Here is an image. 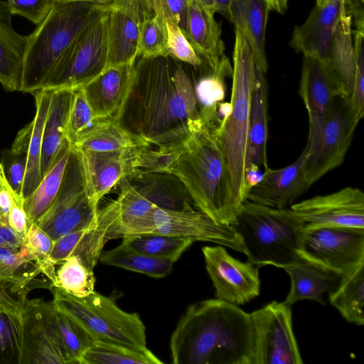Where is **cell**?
<instances>
[{
    "mask_svg": "<svg viewBox=\"0 0 364 364\" xmlns=\"http://www.w3.org/2000/svg\"><path fill=\"white\" fill-rule=\"evenodd\" d=\"M119 122L151 146L183 144L202 122L193 82L168 57H139Z\"/></svg>",
    "mask_w": 364,
    "mask_h": 364,
    "instance_id": "6da1fadb",
    "label": "cell"
},
{
    "mask_svg": "<svg viewBox=\"0 0 364 364\" xmlns=\"http://www.w3.org/2000/svg\"><path fill=\"white\" fill-rule=\"evenodd\" d=\"M174 364H252L251 314L219 299L191 304L169 343Z\"/></svg>",
    "mask_w": 364,
    "mask_h": 364,
    "instance_id": "7a4b0ae2",
    "label": "cell"
},
{
    "mask_svg": "<svg viewBox=\"0 0 364 364\" xmlns=\"http://www.w3.org/2000/svg\"><path fill=\"white\" fill-rule=\"evenodd\" d=\"M221 119L192 131L169 173L183 184L195 207L215 223L231 226L240 206L232 188L228 161L219 134Z\"/></svg>",
    "mask_w": 364,
    "mask_h": 364,
    "instance_id": "3957f363",
    "label": "cell"
},
{
    "mask_svg": "<svg viewBox=\"0 0 364 364\" xmlns=\"http://www.w3.org/2000/svg\"><path fill=\"white\" fill-rule=\"evenodd\" d=\"M106 6L90 1H55L28 36L19 91L32 94L43 89L72 43Z\"/></svg>",
    "mask_w": 364,
    "mask_h": 364,
    "instance_id": "277c9868",
    "label": "cell"
},
{
    "mask_svg": "<svg viewBox=\"0 0 364 364\" xmlns=\"http://www.w3.org/2000/svg\"><path fill=\"white\" fill-rule=\"evenodd\" d=\"M305 226L290 208H273L247 199L231 225L241 239L249 262L283 269L303 259L299 250Z\"/></svg>",
    "mask_w": 364,
    "mask_h": 364,
    "instance_id": "5b68a950",
    "label": "cell"
},
{
    "mask_svg": "<svg viewBox=\"0 0 364 364\" xmlns=\"http://www.w3.org/2000/svg\"><path fill=\"white\" fill-rule=\"evenodd\" d=\"M235 33L230 111L221 119L219 134L229 164L234 197L240 206L249 191L245 155L256 66L247 41L237 31Z\"/></svg>",
    "mask_w": 364,
    "mask_h": 364,
    "instance_id": "8992f818",
    "label": "cell"
},
{
    "mask_svg": "<svg viewBox=\"0 0 364 364\" xmlns=\"http://www.w3.org/2000/svg\"><path fill=\"white\" fill-rule=\"evenodd\" d=\"M50 290L55 306L74 319L94 342L147 348L146 327L139 315L122 310L111 297L96 291L77 298L56 287Z\"/></svg>",
    "mask_w": 364,
    "mask_h": 364,
    "instance_id": "52a82bcc",
    "label": "cell"
},
{
    "mask_svg": "<svg viewBox=\"0 0 364 364\" xmlns=\"http://www.w3.org/2000/svg\"><path fill=\"white\" fill-rule=\"evenodd\" d=\"M105 7L77 36L65 51L43 89L76 90L107 65Z\"/></svg>",
    "mask_w": 364,
    "mask_h": 364,
    "instance_id": "ba28073f",
    "label": "cell"
},
{
    "mask_svg": "<svg viewBox=\"0 0 364 364\" xmlns=\"http://www.w3.org/2000/svg\"><path fill=\"white\" fill-rule=\"evenodd\" d=\"M98 205L90 199L78 156L73 148L60 190L49 208L35 222L53 240L97 223Z\"/></svg>",
    "mask_w": 364,
    "mask_h": 364,
    "instance_id": "9c48e42d",
    "label": "cell"
},
{
    "mask_svg": "<svg viewBox=\"0 0 364 364\" xmlns=\"http://www.w3.org/2000/svg\"><path fill=\"white\" fill-rule=\"evenodd\" d=\"M299 255L343 277L364 263V229L305 226Z\"/></svg>",
    "mask_w": 364,
    "mask_h": 364,
    "instance_id": "30bf717a",
    "label": "cell"
},
{
    "mask_svg": "<svg viewBox=\"0 0 364 364\" xmlns=\"http://www.w3.org/2000/svg\"><path fill=\"white\" fill-rule=\"evenodd\" d=\"M273 301L252 312L254 330L252 364H302L293 331L291 309Z\"/></svg>",
    "mask_w": 364,
    "mask_h": 364,
    "instance_id": "8fae6325",
    "label": "cell"
},
{
    "mask_svg": "<svg viewBox=\"0 0 364 364\" xmlns=\"http://www.w3.org/2000/svg\"><path fill=\"white\" fill-rule=\"evenodd\" d=\"M19 364H73L62 341L53 302L24 299Z\"/></svg>",
    "mask_w": 364,
    "mask_h": 364,
    "instance_id": "7c38bea8",
    "label": "cell"
},
{
    "mask_svg": "<svg viewBox=\"0 0 364 364\" xmlns=\"http://www.w3.org/2000/svg\"><path fill=\"white\" fill-rule=\"evenodd\" d=\"M359 122L349 97L337 95L331 105L321 140L308 151L305 160L304 173L309 186L343 163Z\"/></svg>",
    "mask_w": 364,
    "mask_h": 364,
    "instance_id": "4fadbf2b",
    "label": "cell"
},
{
    "mask_svg": "<svg viewBox=\"0 0 364 364\" xmlns=\"http://www.w3.org/2000/svg\"><path fill=\"white\" fill-rule=\"evenodd\" d=\"M299 92L309 117L306 147L309 152L321 140L333 99L337 95H346L328 63L304 56Z\"/></svg>",
    "mask_w": 364,
    "mask_h": 364,
    "instance_id": "5bb4252c",
    "label": "cell"
},
{
    "mask_svg": "<svg viewBox=\"0 0 364 364\" xmlns=\"http://www.w3.org/2000/svg\"><path fill=\"white\" fill-rule=\"evenodd\" d=\"M202 252L217 299L238 306L259 296V266L234 258L222 245L205 246Z\"/></svg>",
    "mask_w": 364,
    "mask_h": 364,
    "instance_id": "9a60e30c",
    "label": "cell"
},
{
    "mask_svg": "<svg viewBox=\"0 0 364 364\" xmlns=\"http://www.w3.org/2000/svg\"><path fill=\"white\" fill-rule=\"evenodd\" d=\"M148 233L213 242L244 253L241 239L231 226L218 224L198 210L176 211L156 207Z\"/></svg>",
    "mask_w": 364,
    "mask_h": 364,
    "instance_id": "2e32d148",
    "label": "cell"
},
{
    "mask_svg": "<svg viewBox=\"0 0 364 364\" xmlns=\"http://www.w3.org/2000/svg\"><path fill=\"white\" fill-rule=\"evenodd\" d=\"M290 209L308 227L338 226L364 229V193L355 187L294 203Z\"/></svg>",
    "mask_w": 364,
    "mask_h": 364,
    "instance_id": "e0dca14e",
    "label": "cell"
},
{
    "mask_svg": "<svg viewBox=\"0 0 364 364\" xmlns=\"http://www.w3.org/2000/svg\"><path fill=\"white\" fill-rule=\"evenodd\" d=\"M141 0H128L108 6L106 15V68L132 64L139 55Z\"/></svg>",
    "mask_w": 364,
    "mask_h": 364,
    "instance_id": "ac0fdd59",
    "label": "cell"
},
{
    "mask_svg": "<svg viewBox=\"0 0 364 364\" xmlns=\"http://www.w3.org/2000/svg\"><path fill=\"white\" fill-rule=\"evenodd\" d=\"M307 154L305 147L291 164L278 169L267 167L259 180L250 188L246 199L277 209L291 206L310 187L304 173Z\"/></svg>",
    "mask_w": 364,
    "mask_h": 364,
    "instance_id": "d6986e66",
    "label": "cell"
},
{
    "mask_svg": "<svg viewBox=\"0 0 364 364\" xmlns=\"http://www.w3.org/2000/svg\"><path fill=\"white\" fill-rule=\"evenodd\" d=\"M134 63L105 68L77 88L84 95L95 119L119 121L131 89Z\"/></svg>",
    "mask_w": 364,
    "mask_h": 364,
    "instance_id": "ffe728a7",
    "label": "cell"
},
{
    "mask_svg": "<svg viewBox=\"0 0 364 364\" xmlns=\"http://www.w3.org/2000/svg\"><path fill=\"white\" fill-rule=\"evenodd\" d=\"M343 0H328L311 11L306 21L292 32L290 46L304 57L328 63L334 32L342 14Z\"/></svg>",
    "mask_w": 364,
    "mask_h": 364,
    "instance_id": "44dd1931",
    "label": "cell"
},
{
    "mask_svg": "<svg viewBox=\"0 0 364 364\" xmlns=\"http://www.w3.org/2000/svg\"><path fill=\"white\" fill-rule=\"evenodd\" d=\"M73 149L79 158L87 193L96 205L124 177L135 171L131 161V150L94 151Z\"/></svg>",
    "mask_w": 364,
    "mask_h": 364,
    "instance_id": "7402d4cb",
    "label": "cell"
},
{
    "mask_svg": "<svg viewBox=\"0 0 364 364\" xmlns=\"http://www.w3.org/2000/svg\"><path fill=\"white\" fill-rule=\"evenodd\" d=\"M268 88L265 74L256 68L245 155V177L250 190L261 178L260 167L268 166Z\"/></svg>",
    "mask_w": 364,
    "mask_h": 364,
    "instance_id": "603a6c76",
    "label": "cell"
},
{
    "mask_svg": "<svg viewBox=\"0 0 364 364\" xmlns=\"http://www.w3.org/2000/svg\"><path fill=\"white\" fill-rule=\"evenodd\" d=\"M112 223L113 218L109 212L104 208L99 209L95 225L70 232L54 240L50 262L55 266L59 265L74 255L94 270L107 242L106 236Z\"/></svg>",
    "mask_w": 364,
    "mask_h": 364,
    "instance_id": "cb8c5ba5",
    "label": "cell"
},
{
    "mask_svg": "<svg viewBox=\"0 0 364 364\" xmlns=\"http://www.w3.org/2000/svg\"><path fill=\"white\" fill-rule=\"evenodd\" d=\"M126 178L139 193L158 208L176 211L194 210L185 186L173 173L136 170Z\"/></svg>",
    "mask_w": 364,
    "mask_h": 364,
    "instance_id": "d4e9b609",
    "label": "cell"
},
{
    "mask_svg": "<svg viewBox=\"0 0 364 364\" xmlns=\"http://www.w3.org/2000/svg\"><path fill=\"white\" fill-rule=\"evenodd\" d=\"M269 11L265 0H231L229 20L247 41L256 68L264 74L268 70L265 31Z\"/></svg>",
    "mask_w": 364,
    "mask_h": 364,
    "instance_id": "484cf974",
    "label": "cell"
},
{
    "mask_svg": "<svg viewBox=\"0 0 364 364\" xmlns=\"http://www.w3.org/2000/svg\"><path fill=\"white\" fill-rule=\"evenodd\" d=\"M284 269L291 279V288L284 301L290 306L304 299L326 304V295L334 291L341 280L340 274L305 259Z\"/></svg>",
    "mask_w": 364,
    "mask_h": 364,
    "instance_id": "4316f807",
    "label": "cell"
},
{
    "mask_svg": "<svg viewBox=\"0 0 364 364\" xmlns=\"http://www.w3.org/2000/svg\"><path fill=\"white\" fill-rule=\"evenodd\" d=\"M185 36L209 69L216 70L220 66L225 58V44L220 25L215 20L213 14L191 2Z\"/></svg>",
    "mask_w": 364,
    "mask_h": 364,
    "instance_id": "83f0119b",
    "label": "cell"
},
{
    "mask_svg": "<svg viewBox=\"0 0 364 364\" xmlns=\"http://www.w3.org/2000/svg\"><path fill=\"white\" fill-rule=\"evenodd\" d=\"M41 275L45 276L42 267L23 245L16 250L0 247V283L27 297L36 288L50 289V282L38 279Z\"/></svg>",
    "mask_w": 364,
    "mask_h": 364,
    "instance_id": "f1b7e54d",
    "label": "cell"
},
{
    "mask_svg": "<svg viewBox=\"0 0 364 364\" xmlns=\"http://www.w3.org/2000/svg\"><path fill=\"white\" fill-rule=\"evenodd\" d=\"M12 15L6 1L0 0V83L9 92L19 91L28 40V36H22L14 29Z\"/></svg>",
    "mask_w": 364,
    "mask_h": 364,
    "instance_id": "f546056e",
    "label": "cell"
},
{
    "mask_svg": "<svg viewBox=\"0 0 364 364\" xmlns=\"http://www.w3.org/2000/svg\"><path fill=\"white\" fill-rule=\"evenodd\" d=\"M73 92L74 90L70 89L52 90L48 112L43 132L41 157L42 178L65 140V130Z\"/></svg>",
    "mask_w": 364,
    "mask_h": 364,
    "instance_id": "4dcf8cb0",
    "label": "cell"
},
{
    "mask_svg": "<svg viewBox=\"0 0 364 364\" xmlns=\"http://www.w3.org/2000/svg\"><path fill=\"white\" fill-rule=\"evenodd\" d=\"M144 145L150 144L125 129L118 120L96 119L73 147L94 151H128Z\"/></svg>",
    "mask_w": 364,
    "mask_h": 364,
    "instance_id": "1f68e13d",
    "label": "cell"
},
{
    "mask_svg": "<svg viewBox=\"0 0 364 364\" xmlns=\"http://www.w3.org/2000/svg\"><path fill=\"white\" fill-rule=\"evenodd\" d=\"M73 146L65 139L35 190L23 199V207L35 223L51 205L61 186Z\"/></svg>",
    "mask_w": 364,
    "mask_h": 364,
    "instance_id": "d6a6232c",
    "label": "cell"
},
{
    "mask_svg": "<svg viewBox=\"0 0 364 364\" xmlns=\"http://www.w3.org/2000/svg\"><path fill=\"white\" fill-rule=\"evenodd\" d=\"M35 99L36 114L32 123L28 153V164L21 197H28L38 186L42 179L41 157L42 151L43 132L48 112L52 95L51 90L41 89L32 93Z\"/></svg>",
    "mask_w": 364,
    "mask_h": 364,
    "instance_id": "836d02e7",
    "label": "cell"
},
{
    "mask_svg": "<svg viewBox=\"0 0 364 364\" xmlns=\"http://www.w3.org/2000/svg\"><path fill=\"white\" fill-rule=\"evenodd\" d=\"M352 19L343 13L336 28L328 63L337 76L345 95L350 97L355 73Z\"/></svg>",
    "mask_w": 364,
    "mask_h": 364,
    "instance_id": "e575fe53",
    "label": "cell"
},
{
    "mask_svg": "<svg viewBox=\"0 0 364 364\" xmlns=\"http://www.w3.org/2000/svg\"><path fill=\"white\" fill-rule=\"evenodd\" d=\"M118 246L101 253L99 262L159 279L171 273L173 262L149 256L133 248L127 239Z\"/></svg>",
    "mask_w": 364,
    "mask_h": 364,
    "instance_id": "d590c367",
    "label": "cell"
},
{
    "mask_svg": "<svg viewBox=\"0 0 364 364\" xmlns=\"http://www.w3.org/2000/svg\"><path fill=\"white\" fill-rule=\"evenodd\" d=\"M168 57L165 16L159 0H141L139 55Z\"/></svg>",
    "mask_w": 364,
    "mask_h": 364,
    "instance_id": "8d00e7d4",
    "label": "cell"
},
{
    "mask_svg": "<svg viewBox=\"0 0 364 364\" xmlns=\"http://www.w3.org/2000/svg\"><path fill=\"white\" fill-rule=\"evenodd\" d=\"M328 301L348 322L364 324V263L341 277Z\"/></svg>",
    "mask_w": 364,
    "mask_h": 364,
    "instance_id": "74e56055",
    "label": "cell"
},
{
    "mask_svg": "<svg viewBox=\"0 0 364 364\" xmlns=\"http://www.w3.org/2000/svg\"><path fill=\"white\" fill-rule=\"evenodd\" d=\"M209 70L208 74L193 83L200 117L208 123L220 119L218 107L225 97V78L232 77L233 72L227 57L216 70Z\"/></svg>",
    "mask_w": 364,
    "mask_h": 364,
    "instance_id": "f35d334b",
    "label": "cell"
},
{
    "mask_svg": "<svg viewBox=\"0 0 364 364\" xmlns=\"http://www.w3.org/2000/svg\"><path fill=\"white\" fill-rule=\"evenodd\" d=\"M163 362L147 348L95 341L85 353L81 364H161Z\"/></svg>",
    "mask_w": 364,
    "mask_h": 364,
    "instance_id": "ab89813d",
    "label": "cell"
},
{
    "mask_svg": "<svg viewBox=\"0 0 364 364\" xmlns=\"http://www.w3.org/2000/svg\"><path fill=\"white\" fill-rule=\"evenodd\" d=\"M56 270V287L77 298L85 297L95 290L94 270L89 268L78 257L70 256Z\"/></svg>",
    "mask_w": 364,
    "mask_h": 364,
    "instance_id": "60d3db41",
    "label": "cell"
},
{
    "mask_svg": "<svg viewBox=\"0 0 364 364\" xmlns=\"http://www.w3.org/2000/svg\"><path fill=\"white\" fill-rule=\"evenodd\" d=\"M31 122L17 134L11 146L2 151L1 164L11 188L20 196L26 175Z\"/></svg>",
    "mask_w": 364,
    "mask_h": 364,
    "instance_id": "b9f144b4",
    "label": "cell"
},
{
    "mask_svg": "<svg viewBox=\"0 0 364 364\" xmlns=\"http://www.w3.org/2000/svg\"><path fill=\"white\" fill-rule=\"evenodd\" d=\"M124 239L141 253L174 263L194 242L189 239L158 233H146Z\"/></svg>",
    "mask_w": 364,
    "mask_h": 364,
    "instance_id": "7bdbcfd3",
    "label": "cell"
},
{
    "mask_svg": "<svg viewBox=\"0 0 364 364\" xmlns=\"http://www.w3.org/2000/svg\"><path fill=\"white\" fill-rule=\"evenodd\" d=\"M183 144L174 146L144 145L130 151L134 170L146 172L169 173L181 154Z\"/></svg>",
    "mask_w": 364,
    "mask_h": 364,
    "instance_id": "ee69618b",
    "label": "cell"
},
{
    "mask_svg": "<svg viewBox=\"0 0 364 364\" xmlns=\"http://www.w3.org/2000/svg\"><path fill=\"white\" fill-rule=\"evenodd\" d=\"M22 338L21 313L0 310V364H19Z\"/></svg>",
    "mask_w": 364,
    "mask_h": 364,
    "instance_id": "f6af8a7d",
    "label": "cell"
},
{
    "mask_svg": "<svg viewBox=\"0 0 364 364\" xmlns=\"http://www.w3.org/2000/svg\"><path fill=\"white\" fill-rule=\"evenodd\" d=\"M55 307L56 323L65 348L73 364H81L83 355L94 341L74 319Z\"/></svg>",
    "mask_w": 364,
    "mask_h": 364,
    "instance_id": "bcb514c9",
    "label": "cell"
},
{
    "mask_svg": "<svg viewBox=\"0 0 364 364\" xmlns=\"http://www.w3.org/2000/svg\"><path fill=\"white\" fill-rule=\"evenodd\" d=\"M54 240L35 223H33L23 242V245L42 267L43 274L51 282L55 283L56 270L50 259Z\"/></svg>",
    "mask_w": 364,
    "mask_h": 364,
    "instance_id": "7dc6e473",
    "label": "cell"
},
{
    "mask_svg": "<svg viewBox=\"0 0 364 364\" xmlns=\"http://www.w3.org/2000/svg\"><path fill=\"white\" fill-rule=\"evenodd\" d=\"M95 119L82 92L78 89L74 90L65 139L73 146L78 137L92 125Z\"/></svg>",
    "mask_w": 364,
    "mask_h": 364,
    "instance_id": "c3c4849f",
    "label": "cell"
},
{
    "mask_svg": "<svg viewBox=\"0 0 364 364\" xmlns=\"http://www.w3.org/2000/svg\"><path fill=\"white\" fill-rule=\"evenodd\" d=\"M353 33L355 73L349 101L353 113L360 121L364 115V31L355 30Z\"/></svg>",
    "mask_w": 364,
    "mask_h": 364,
    "instance_id": "681fc988",
    "label": "cell"
},
{
    "mask_svg": "<svg viewBox=\"0 0 364 364\" xmlns=\"http://www.w3.org/2000/svg\"><path fill=\"white\" fill-rule=\"evenodd\" d=\"M165 23L167 34L168 55L195 68L202 65L203 60L196 53L180 28L166 16Z\"/></svg>",
    "mask_w": 364,
    "mask_h": 364,
    "instance_id": "f907efd6",
    "label": "cell"
},
{
    "mask_svg": "<svg viewBox=\"0 0 364 364\" xmlns=\"http://www.w3.org/2000/svg\"><path fill=\"white\" fill-rule=\"evenodd\" d=\"M12 14L21 16L36 25L48 15L55 0H6Z\"/></svg>",
    "mask_w": 364,
    "mask_h": 364,
    "instance_id": "816d5d0a",
    "label": "cell"
},
{
    "mask_svg": "<svg viewBox=\"0 0 364 364\" xmlns=\"http://www.w3.org/2000/svg\"><path fill=\"white\" fill-rule=\"evenodd\" d=\"M166 16L171 18L186 35L191 0H159Z\"/></svg>",
    "mask_w": 364,
    "mask_h": 364,
    "instance_id": "f5cc1de1",
    "label": "cell"
},
{
    "mask_svg": "<svg viewBox=\"0 0 364 364\" xmlns=\"http://www.w3.org/2000/svg\"><path fill=\"white\" fill-rule=\"evenodd\" d=\"M7 220L10 227L23 242L33 223L26 213L23 199L21 197H18L14 201L8 213Z\"/></svg>",
    "mask_w": 364,
    "mask_h": 364,
    "instance_id": "db71d44e",
    "label": "cell"
},
{
    "mask_svg": "<svg viewBox=\"0 0 364 364\" xmlns=\"http://www.w3.org/2000/svg\"><path fill=\"white\" fill-rule=\"evenodd\" d=\"M18 197L21 196L10 186L0 162V220L8 222L9 210Z\"/></svg>",
    "mask_w": 364,
    "mask_h": 364,
    "instance_id": "11a10c76",
    "label": "cell"
},
{
    "mask_svg": "<svg viewBox=\"0 0 364 364\" xmlns=\"http://www.w3.org/2000/svg\"><path fill=\"white\" fill-rule=\"evenodd\" d=\"M26 298L0 283V310L21 313Z\"/></svg>",
    "mask_w": 364,
    "mask_h": 364,
    "instance_id": "9f6ffc18",
    "label": "cell"
},
{
    "mask_svg": "<svg viewBox=\"0 0 364 364\" xmlns=\"http://www.w3.org/2000/svg\"><path fill=\"white\" fill-rule=\"evenodd\" d=\"M343 8L350 16L355 30L364 31V0H343Z\"/></svg>",
    "mask_w": 364,
    "mask_h": 364,
    "instance_id": "6f0895ef",
    "label": "cell"
},
{
    "mask_svg": "<svg viewBox=\"0 0 364 364\" xmlns=\"http://www.w3.org/2000/svg\"><path fill=\"white\" fill-rule=\"evenodd\" d=\"M23 245V240L19 237L8 222L0 220V247L7 249H19Z\"/></svg>",
    "mask_w": 364,
    "mask_h": 364,
    "instance_id": "680465c9",
    "label": "cell"
},
{
    "mask_svg": "<svg viewBox=\"0 0 364 364\" xmlns=\"http://www.w3.org/2000/svg\"><path fill=\"white\" fill-rule=\"evenodd\" d=\"M269 11L283 14L286 12L289 0H265Z\"/></svg>",
    "mask_w": 364,
    "mask_h": 364,
    "instance_id": "91938a15",
    "label": "cell"
},
{
    "mask_svg": "<svg viewBox=\"0 0 364 364\" xmlns=\"http://www.w3.org/2000/svg\"><path fill=\"white\" fill-rule=\"evenodd\" d=\"M215 11L230 19V9L231 0H215Z\"/></svg>",
    "mask_w": 364,
    "mask_h": 364,
    "instance_id": "94428289",
    "label": "cell"
},
{
    "mask_svg": "<svg viewBox=\"0 0 364 364\" xmlns=\"http://www.w3.org/2000/svg\"><path fill=\"white\" fill-rule=\"evenodd\" d=\"M191 1L201 9L213 14L216 13L215 0H191Z\"/></svg>",
    "mask_w": 364,
    "mask_h": 364,
    "instance_id": "6125c7cd",
    "label": "cell"
},
{
    "mask_svg": "<svg viewBox=\"0 0 364 364\" xmlns=\"http://www.w3.org/2000/svg\"><path fill=\"white\" fill-rule=\"evenodd\" d=\"M115 1L116 0H55V1H90L104 6L112 5Z\"/></svg>",
    "mask_w": 364,
    "mask_h": 364,
    "instance_id": "be15d7a7",
    "label": "cell"
},
{
    "mask_svg": "<svg viewBox=\"0 0 364 364\" xmlns=\"http://www.w3.org/2000/svg\"><path fill=\"white\" fill-rule=\"evenodd\" d=\"M328 0H316V6H323Z\"/></svg>",
    "mask_w": 364,
    "mask_h": 364,
    "instance_id": "e7e4bbea",
    "label": "cell"
},
{
    "mask_svg": "<svg viewBox=\"0 0 364 364\" xmlns=\"http://www.w3.org/2000/svg\"><path fill=\"white\" fill-rule=\"evenodd\" d=\"M127 1V0H116L114 3L123 2V1Z\"/></svg>",
    "mask_w": 364,
    "mask_h": 364,
    "instance_id": "03108f58",
    "label": "cell"
}]
</instances>
